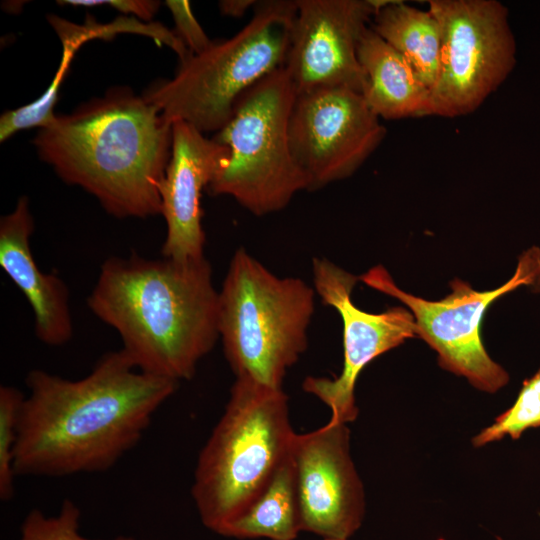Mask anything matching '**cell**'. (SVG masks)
Instances as JSON below:
<instances>
[{
  "instance_id": "cell-1",
  "label": "cell",
  "mask_w": 540,
  "mask_h": 540,
  "mask_svg": "<svg viewBox=\"0 0 540 540\" xmlns=\"http://www.w3.org/2000/svg\"><path fill=\"white\" fill-rule=\"evenodd\" d=\"M14 455L16 476L64 477L104 472L142 439L179 382L140 371L120 349L85 377L34 369Z\"/></svg>"
},
{
  "instance_id": "cell-2",
  "label": "cell",
  "mask_w": 540,
  "mask_h": 540,
  "mask_svg": "<svg viewBox=\"0 0 540 540\" xmlns=\"http://www.w3.org/2000/svg\"><path fill=\"white\" fill-rule=\"evenodd\" d=\"M87 304L118 332L121 350L136 368L177 382L195 375L219 338V291L205 257H110Z\"/></svg>"
},
{
  "instance_id": "cell-3",
  "label": "cell",
  "mask_w": 540,
  "mask_h": 540,
  "mask_svg": "<svg viewBox=\"0 0 540 540\" xmlns=\"http://www.w3.org/2000/svg\"><path fill=\"white\" fill-rule=\"evenodd\" d=\"M172 125L143 95L117 86L56 115L33 143L65 183L94 196L108 214L147 218L161 214Z\"/></svg>"
},
{
  "instance_id": "cell-4",
  "label": "cell",
  "mask_w": 540,
  "mask_h": 540,
  "mask_svg": "<svg viewBox=\"0 0 540 540\" xmlns=\"http://www.w3.org/2000/svg\"><path fill=\"white\" fill-rule=\"evenodd\" d=\"M294 435L282 388L236 377L194 471L191 494L206 528L222 535L250 506L287 458Z\"/></svg>"
},
{
  "instance_id": "cell-5",
  "label": "cell",
  "mask_w": 540,
  "mask_h": 540,
  "mask_svg": "<svg viewBox=\"0 0 540 540\" xmlns=\"http://www.w3.org/2000/svg\"><path fill=\"white\" fill-rule=\"evenodd\" d=\"M295 14L296 0L258 1L239 32L189 55L172 79L157 81L143 96L167 120H182L204 134L217 133L241 97L284 66Z\"/></svg>"
},
{
  "instance_id": "cell-6",
  "label": "cell",
  "mask_w": 540,
  "mask_h": 540,
  "mask_svg": "<svg viewBox=\"0 0 540 540\" xmlns=\"http://www.w3.org/2000/svg\"><path fill=\"white\" fill-rule=\"evenodd\" d=\"M315 289L278 277L240 247L219 291L218 331L236 377L282 388L287 370L307 348Z\"/></svg>"
},
{
  "instance_id": "cell-7",
  "label": "cell",
  "mask_w": 540,
  "mask_h": 540,
  "mask_svg": "<svg viewBox=\"0 0 540 540\" xmlns=\"http://www.w3.org/2000/svg\"><path fill=\"white\" fill-rule=\"evenodd\" d=\"M296 98L284 67L251 87L239 100L228 123L214 139L229 155L208 191L227 195L256 216L285 208L307 190L289 144V119Z\"/></svg>"
},
{
  "instance_id": "cell-8",
  "label": "cell",
  "mask_w": 540,
  "mask_h": 540,
  "mask_svg": "<svg viewBox=\"0 0 540 540\" xmlns=\"http://www.w3.org/2000/svg\"><path fill=\"white\" fill-rule=\"evenodd\" d=\"M359 280L409 308L417 337L437 352L442 368L464 376L477 389L493 393L507 384L509 375L491 359L483 345L482 319L499 297L521 286H540V248L532 246L524 251L514 275L499 288L476 291L467 282L455 278L450 282L452 292L438 301L403 291L381 265L359 276Z\"/></svg>"
},
{
  "instance_id": "cell-9",
  "label": "cell",
  "mask_w": 540,
  "mask_h": 540,
  "mask_svg": "<svg viewBox=\"0 0 540 540\" xmlns=\"http://www.w3.org/2000/svg\"><path fill=\"white\" fill-rule=\"evenodd\" d=\"M440 29L439 70L430 89V116L477 110L512 72L516 42L507 7L497 0H429Z\"/></svg>"
},
{
  "instance_id": "cell-10",
  "label": "cell",
  "mask_w": 540,
  "mask_h": 540,
  "mask_svg": "<svg viewBox=\"0 0 540 540\" xmlns=\"http://www.w3.org/2000/svg\"><path fill=\"white\" fill-rule=\"evenodd\" d=\"M288 135L312 191L351 176L381 144L386 128L361 93L335 87L296 95Z\"/></svg>"
},
{
  "instance_id": "cell-11",
  "label": "cell",
  "mask_w": 540,
  "mask_h": 540,
  "mask_svg": "<svg viewBox=\"0 0 540 540\" xmlns=\"http://www.w3.org/2000/svg\"><path fill=\"white\" fill-rule=\"evenodd\" d=\"M359 277L326 258L313 260L315 292L324 304L335 308L343 322L344 364L334 379L307 377L303 389L318 397L331 410V420L349 423L356 419L355 384L363 368L379 355L417 337L410 310L392 307L368 313L356 307L351 294Z\"/></svg>"
},
{
  "instance_id": "cell-12",
  "label": "cell",
  "mask_w": 540,
  "mask_h": 540,
  "mask_svg": "<svg viewBox=\"0 0 540 540\" xmlns=\"http://www.w3.org/2000/svg\"><path fill=\"white\" fill-rule=\"evenodd\" d=\"M378 10L376 0H296L284 68L296 95L345 87L362 94L357 49Z\"/></svg>"
},
{
  "instance_id": "cell-13",
  "label": "cell",
  "mask_w": 540,
  "mask_h": 540,
  "mask_svg": "<svg viewBox=\"0 0 540 540\" xmlns=\"http://www.w3.org/2000/svg\"><path fill=\"white\" fill-rule=\"evenodd\" d=\"M290 455L302 530L324 539L348 540L361 525L365 499L347 424L330 419L317 430L295 433Z\"/></svg>"
},
{
  "instance_id": "cell-14",
  "label": "cell",
  "mask_w": 540,
  "mask_h": 540,
  "mask_svg": "<svg viewBox=\"0 0 540 540\" xmlns=\"http://www.w3.org/2000/svg\"><path fill=\"white\" fill-rule=\"evenodd\" d=\"M228 155L225 145L205 137L191 124L173 122L171 156L159 186L161 215L167 227L161 249L164 258L188 262L205 257L202 191L208 188Z\"/></svg>"
},
{
  "instance_id": "cell-15",
  "label": "cell",
  "mask_w": 540,
  "mask_h": 540,
  "mask_svg": "<svg viewBox=\"0 0 540 540\" xmlns=\"http://www.w3.org/2000/svg\"><path fill=\"white\" fill-rule=\"evenodd\" d=\"M33 231L29 199L21 196L0 219V266L30 304L36 337L48 346H61L73 334L69 290L58 275L38 267L30 244Z\"/></svg>"
},
{
  "instance_id": "cell-16",
  "label": "cell",
  "mask_w": 540,
  "mask_h": 540,
  "mask_svg": "<svg viewBox=\"0 0 540 540\" xmlns=\"http://www.w3.org/2000/svg\"><path fill=\"white\" fill-rule=\"evenodd\" d=\"M357 55L365 77L362 95L379 118L430 116V89L370 26L359 40Z\"/></svg>"
},
{
  "instance_id": "cell-17",
  "label": "cell",
  "mask_w": 540,
  "mask_h": 540,
  "mask_svg": "<svg viewBox=\"0 0 540 540\" xmlns=\"http://www.w3.org/2000/svg\"><path fill=\"white\" fill-rule=\"evenodd\" d=\"M370 26L412 66L431 89L439 70L441 35L435 17L403 1L387 0L374 14Z\"/></svg>"
},
{
  "instance_id": "cell-18",
  "label": "cell",
  "mask_w": 540,
  "mask_h": 540,
  "mask_svg": "<svg viewBox=\"0 0 540 540\" xmlns=\"http://www.w3.org/2000/svg\"><path fill=\"white\" fill-rule=\"evenodd\" d=\"M300 531L302 520L296 476L289 452L267 486L222 536L293 540Z\"/></svg>"
},
{
  "instance_id": "cell-19",
  "label": "cell",
  "mask_w": 540,
  "mask_h": 540,
  "mask_svg": "<svg viewBox=\"0 0 540 540\" xmlns=\"http://www.w3.org/2000/svg\"><path fill=\"white\" fill-rule=\"evenodd\" d=\"M48 21L62 43L63 52L60 65L49 87L38 99L19 108L8 110L1 115V142L6 141L18 131L34 127L40 129L47 126L56 116L54 107L58 99L60 86L75 52L89 40L95 38L109 39L117 34L114 23L102 25L95 20H88L85 25H78L55 15L48 16Z\"/></svg>"
},
{
  "instance_id": "cell-20",
  "label": "cell",
  "mask_w": 540,
  "mask_h": 540,
  "mask_svg": "<svg viewBox=\"0 0 540 540\" xmlns=\"http://www.w3.org/2000/svg\"><path fill=\"white\" fill-rule=\"evenodd\" d=\"M540 427V369L523 382L515 403L500 414L492 425L472 440L476 447L505 436L518 439L529 428Z\"/></svg>"
},
{
  "instance_id": "cell-21",
  "label": "cell",
  "mask_w": 540,
  "mask_h": 540,
  "mask_svg": "<svg viewBox=\"0 0 540 540\" xmlns=\"http://www.w3.org/2000/svg\"><path fill=\"white\" fill-rule=\"evenodd\" d=\"M25 395L13 386L0 387V498L9 501L15 494L14 455Z\"/></svg>"
},
{
  "instance_id": "cell-22",
  "label": "cell",
  "mask_w": 540,
  "mask_h": 540,
  "mask_svg": "<svg viewBox=\"0 0 540 540\" xmlns=\"http://www.w3.org/2000/svg\"><path fill=\"white\" fill-rule=\"evenodd\" d=\"M81 511L77 504L66 499L56 515L47 516L39 509H32L24 518L18 540H136L120 535L112 539H92L80 533Z\"/></svg>"
},
{
  "instance_id": "cell-23",
  "label": "cell",
  "mask_w": 540,
  "mask_h": 540,
  "mask_svg": "<svg viewBox=\"0 0 540 540\" xmlns=\"http://www.w3.org/2000/svg\"><path fill=\"white\" fill-rule=\"evenodd\" d=\"M176 27V34L192 55L205 52L213 44L193 15L189 1L167 0Z\"/></svg>"
},
{
  "instance_id": "cell-24",
  "label": "cell",
  "mask_w": 540,
  "mask_h": 540,
  "mask_svg": "<svg viewBox=\"0 0 540 540\" xmlns=\"http://www.w3.org/2000/svg\"><path fill=\"white\" fill-rule=\"evenodd\" d=\"M60 5L93 7L108 5L119 12L133 14L142 20H151L160 6L158 1L147 0H64Z\"/></svg>"
},
{
  "instance_id": "cell-25",
  "label": "cell",
  "mask_w": 540,
  "mask_h": 540,
  "mask_svg": "<svg viewBox=\"0 0 540 540\" xmlns=\"http://www.w3.org/2000/svg\"><path fill=\"white\" fill-rule=\"evenodd\" d=\"M257 2L254 0H223L219 2V9L223 15L241 17Z\"/></svg>"
},
{
  "instance_id": "cell-26",
  "label": "cell",
  "mask_w": 540,
  "mask_h": 540,
  "mask_svg": "<svg viewBox=\"0 0 540 540\" xmlns=\"http://www.w3.org/2000/svg\"><path fill=\"white\" fill-rule=\"evenodd\" d=\"M324 540H332V539H324Z\"/></svg>"
}]
</instances>
